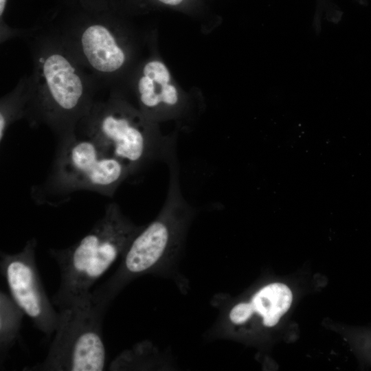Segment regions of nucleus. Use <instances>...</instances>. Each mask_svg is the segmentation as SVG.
I'll return each mask as SVG.
<instances>
[{"mask_svg":"<svg viewBox=\"0 0 371 371\" xmlns=\"http://www.w3.org/2000/svg\"><path fill=\"white\" fill-rule=\"evenodd\" d=\"M132 173L120 159L93 140L76 133L58 139L51 171L32 196L40 204H58L78 191L113 197Z\"/></svg>","mask_w":371,"mask_h":371,"instance_id":"nucleus-6","label":"nucleus"},{"mask_svg":"<svg viewBox=\"0 0 371 371\" xmlns=\"http://www.w3.org/2000/svg\"><path fill=\"white\" fill-rule=\"evenodd\" d=\"M76 133L97 142L122 161L132 175L154 161L175 156L173 141L163 136L149 120L118 89L97 99L78 124Z\"/></svg>","mask_w":371,"mask_h":371,"instance_id":"nucleus-4","label":"nucleus"},{"mask_svg":"<svg viewBox=\"0 0 371 371\" xmlns=\"http://www.w3.org/2000/svg\"><path fill=\"white\" fill-rule=\"evenodd\" d=\"M0 296V349L2 360L19 337L24 313L12 297L5 292L1 291Z\"/></svg>","mask_w":371,"mask_h":371,"instance_id":"nucleus-12","label":"nucleus"},{"mask_svg":"<svg viewBox=\"0 0 371 371\" xmlns=\"http://www.w3.org/2000/svg\"><path fill=\"white\" fill-rule=\"evenodd\" d=\"M87 1H104V0H87Z\"/></svg>","mask_w":371,"mask_h":371,"instance_id":"nucleus-15","label":"nucleus"},{"mask_svg":"<svg viewBox=\"0 0 371 371\" xmlns=\"http://www.w3.org/2000/svg\"><path fill=\"white\" fill-rule=\"evenodd\" d=\"M108 307L91 293L88 298L58 310V323L46 357L23 370H104L106 353L102 323Z\"/></svg>","mask_w":371,"mask_h":371,"instance_id":"nucleus-7","label":"nucleus"},{"mask_svg":"<svg viewBox=\"0 0 371 371\" xmlns=\"http://www.w3.org/2000/svg\"><path fill=\"white\" fill-rule=\"evenodd\" d=\"M8 0H0V41L4 43L8 40L20 36L21 30L9 26L5 21V14Z\"/></svg>","mask_w":371,"mask_h":371,"instance_id":"nucleus-14","label":"nucleus"},{"mask_svg":"<svg viewBox=\"0 0 371 371\" xmlns=\"http://www.w3.org/2000/svg\"><path fill=\"white\" fill-rule=\"evenodd\" d=\"M292 299V293L286 285L271 283L256 291L249 302L233 306L228 312L227 319L231 324L240 326L256 315L261 317L265 326L273 327L289 310Z\"/></svg>","mask_w":371,"mask_h":371,"instance_id":"nucleus-10","label":"nucleus"},{"mask_svg":"<svg viewBox=\"0 0 371 371\" xmlns=\"http://www.w3.org/2000/svg\"><path fill=\"white\" fill-rule=\"evenodd\" d=\"M143 8L146 5L159 6L177 10H188L195 8L201 0H135Z\"/></svg>","mask_w":371,"mask_h":371,"instance_id":"nucleus-13","label":"nucleus"},{"mask_svg":"<svg viewBox=\"0 0 371 371\" xmlns=\"http://www.w3.org/2000/svg\"><path fill=\"white\" fill-rule=\"evenodd\" d=\"M36 239L32 238L19 252L1 251V271L13 300L34 327L49 338L56 329L59 313L54 309L41 280L36 262Z\"/></svg>","mask_w":371,"mask_h":371,"instance_id":"nucleus-8","label":"nucleus"},{"mask_svg":"<svg viewBox=\"0 0 371 371\" xmlns=\"http://www.w3.org/2000/svg\"><path fill=\"white\" fill-rule=\"evenodd\" d=\"M32 71L28 76L25 119L45 125L58 138L76 133L101 89L54 34L41 25L27 30Z\"/></svg>","mask_w":371,"mask_h":371,"instance_id":"nucleus-2","label":"nucleus"},{"mask_svg":"<svg viewBox=\"0 0 371 371\" xmlns=\"http://www.w3.org/2000/svg\"><path fill=\"white\" fill-rule=\"evenodd\" d=\"M168 163L170 180L166 201L157 217L131 240L114 273L91 291L102 302L110 305L130 282L157 272L181 247L194 210L181 194L175 157Z\"/></svg>","mask_w":371,"mask_h":371,"instance_id":"nucleus-5","label":"nucleus"},{"mask_svg":"<svg viewBox=\"0 0 371 371\" xmlns=\"http://www.w3.org/2000/svg\"><path fill=\"white\" fill-rule=\"evenodd\" d=\"M137 107L151 121L159 122L179 115L184 100L166 64L155 56L139 63L128 78Z\"/></svg>","mask_w":371,"mask_h":371,"instance_id":"nucleus-9","label":"nucleus"},{"mask_svg":"<svg viewBox=\"0 0 371 371\" xmlns=\"http://www.w3.org/2000/svg\"><path fill=\"white\" fill-rule=\"evenodd\" d=\"M135 0H60L41 25L54 34L100 87L119 89L138 63L130 14Z\"/></svg>","mask_w":371,"mask_h":371,"instance_id":"nucleus-1","label":"nucleus"},{"mask_svg":"<svg viewBox=\"0 0 371 371\" xmlns=\"http://www.w3.org/2000/svg\"><path fill=\"white\" fill-rule=\"evenodd\" d=\"M144 226L135 225L112 202L81 239L66 248L49 249L60 275L53 304L61 310L88 298L93 285L122 258Z\"/></svg>","mask_w":371,"mask_h":371,"instance_id":"nucleus-3","label":"nucleus"},{"mask_svg":"<svg viewBox=\"0 0 371 371\" xmlns=\"http://www.w3.org/2000/svg\"><path fill=\"white\" fill-rule=\"evenodd\" d=\"M28 76L22 77L15 87L1 97L0 101V141L3 142L8 128L16 121L25 117Z\"/></svg>","mask_w":371,"mask_h":371,"instance_id":"nucleus-11","label":"nucleus"}]
</instances>
